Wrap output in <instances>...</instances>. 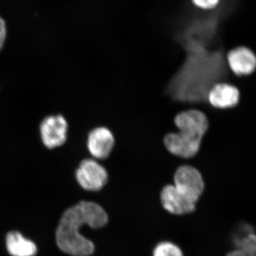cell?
Segmentation results:
<instances>
[{"label": "cell", "instance_id": "cell-1", "mask_svg": "<svg viewBox=\"0 0 256 256\" xmlns=\"http://www.w3.org/2000/svg\"><path fill=\"white\" fill-rule=\"evenodd\" d=\"M108 216L105 210L92 202H80L64 212L57 228L56 242L65 254L74 256H88L95 250L94 244L82 236L80 229L88 225L92 228L106 225Z\"/></svg>", "mask_w": 256, "mask_h": 256}, {"label": "cell", "instance_id": "cell-2", "mask_svg": "<svg viewBox=\"0 0 256 256\" xmlns=\"http://www.w3.org/2000/svg\"><path fill=\"white\" fill-rule=\"evenodd\" d=\"M178 132L166 134L165 148L171 154L182 158H191L200 150L204 136L208 130V124L196 114H186L174 122Z\"/></svg>", "mask_w": 256, "mask_h": 256}, {"label": "cell", "instance_id": "cell-3", "mask_svg": "<svg viewBox=\"0 0 256 256\" xmlns=\"http://www.w3.org/2000/svg\"><path fill=\"white\" fill-rule=\"evenodd\" d=\"M76 178L80 186L88 191L96 192L107 184L108 174L96 160H82L76 172Z\"/></svg>", "mask_w": 256, "mask_h": 256}, {"label": "cell", "instance_id": "cell-4", "mask_svg": "<svg viewBox=\"0 0 256 256\" xmlns=\"http://www.w3.org/2000/svg\"><path fill=\"white\" fill-rule=\"evenodd\" d=\"M174 182L175 188L196 202L204 190V181L201 173L190 165H184L176 170Z\"/></svg>", "mask_w": 256, "mask_h": 256}, {"label": "cell", "instance_id": "cell-5", "mask_svg": "<svg viewBox=\"0 0 256 256\" xmlns=\"http://www.w3.org/2000/svg\"><path fill=\"white\" fill-rule=\"evenodd\" d=\"M68 124L62 114L50 116L40 124L42 142L48 149H54L64 144L68 134Z\"/></svg>", "mask_w": 256, "mask_h": 256}, {"label": "cell", "instance_id": "cell-6", "mask_svg": "<svg viewBox=\"0 0 256 256\" xmlns=\"http://www.w3.org/2000/svg\"><path fill=\"white\" fill-rule=\"evenodd\" d=\"M160 200L164 210L172 214H186L196 208V202L182 193L174 185H166L162 188Z\"/></svg>", "mask_w": 256, "mask_h": 256}, {"label": "cell", "instance_id": "cell-7", "mask_svg": "<svg viewBox=\"0 0 256 256\" xmlns=\"http://www.w3.org/2000/svg\"><path fill=\"white\" fill-rule=\"evenodd\" d=\"M114 144V134L106 128H96L88 136V149L96 159L105 160L108 158Z\"/></svg>", "mask_w": 256, "mask_h": 256}, {"label": "cell", "instance_id": "cell-8", "mask_svg": "<svg viewBox=\"0 0 256 256\" xmlns=\"http://www.w3.org/2000/svg\"><path fill=\"white\" fill-rule=\"evenodd\" d=\"M206 96L210 105L220 109L232 108L238 105L240 100L238 89L226 82H218L212 86Z\"/></svg>", "mask_w": 256, "mask_h": 256}, {"label": "cell", "instance_id": "cell-9", "mask_svg": "<svg viewBox=\"0 0 256 256\" xmlns=\"http://www.w3.org/2000/svg\"><path fill=\"white\" fill-rule=\"evenodd\" d=\"M229 68L236 75L247 76L254 73L256 68V56L246 46L236 47L227 54Z\"/></svg>", "mask_w": 256, "mask_h": 256}, {"label": "cell", "instance_id": "cell-10", "mask_svg": "<svg viewBox=\"0 0 256 256\" xmlns=\"http://www.w3.org/2000/svg\"><path fill=\"white\" fill-rule=\"evenodd\" d=\"M6 242L8 252L12 256H34L36 254V245L18 232L8 234Z\"/></svg>", "mask_w": 256, "mask_h": 256}, {"label": "cell", "instance_id": "cell-11", "mask_svg": "<svg viewBox=\"0 0 256 256\" xmlns=\"http://www.w3.org/2000/svg\"><path fill=\"white\" fill-rule=\"evenodd\" d=\"M239 230V234L234 237V242L239 250L248 252L250 255L256 256V238L255 234L249 226L242 227Z\"/></svg>", "mask_w": 256, "mask_h": 256}, {"label": "cell", "instance_id": "cell-12", "mask_svg": "<svg viewBox=\"0 0 256 256\" xmlns=\"http://www.w3.org/2000/svg\"><path fill=\"white\" fill-rule=\"evenodd\" d=\"M153 256H184L182 250L171 242H162L153 250Z\"/></svg>", "mask_w": 256, "mask_h": 256}, {"label": "cell", "instance_id": "cell-13", "mask_svg": "<svg viewBox=\"0 0 256 256\" xmlns=\"http://www.w3.org/2000/svg\"><path fill=\"white\" fill-rule=\"evenodd\" d=\"M196 9L202 11L210 12L214 10L220 6L222 0H190Z\"/></svg>", "mask_w": 256, "mask_h": 256}, {"label": "cell", "instance_id": "cell-14", "mask_svg": "<svg viewBox=\"0 0 256 256\" xmlns=\"http://www.w3.org/2000/svg\"><path fill=\"white\" fill-rule=\"evenodd\" d=\"M6 36V23H5L4 20L0 16V50H1L2 48L4 46Z\"/></svg>", "mask_w": 256, "mask_h": 256}, {"label": "cell", "instance_id": "cell-15", "mask_svg": "<svg viewBox=\"0 0 256 256\" xmlns=\"http://www.w3.org/2000/svg\"><path fill=\"white\" fill-rule=\"evenodd\" d=\"M226 256H256L250 255V254H248V252H242V250H239V249H237V250H234V252H229L228 255Z\"/></svg>", "mask_w": 256, "mask_h": 256}]
</instances>
